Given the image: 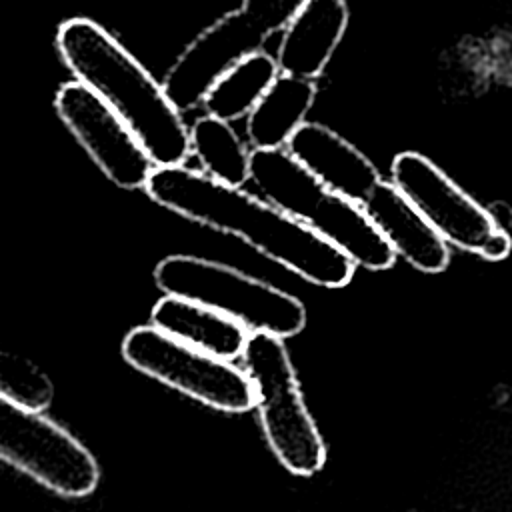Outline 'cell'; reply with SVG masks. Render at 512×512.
Masks as SVG:
<instances>
[{"label": "cell", "mask_w": 512, "mask_h": 512, "mask_svg": "<svg viewBox=\"0 0 512 512\" xmlns=\"http://www.w3.org/2000/svg\"><path fill=\"white\" fill-rule=\"evenodd\" d=\"M144 188L160 206L242 238L312 284L340 288L354 274L352 260L310 226L204 172L184 166H156Z\"/></svg>", "instance_id": "1"}, {"label": "cell", "mask_w": 512, "mask_h": 512, "mask_svg": "<svg viewBox=\"0 0 512 512\" xmlns=\"http://www.w3.org/2000/svg\"><path fill=\"white\" fill-rule=\"evenodd\" d=\"M56 46L76 80L128 124L156 166L188 160L190 130L182 112L120 40L90 18H70L58 28Z\"/></svg>", "instance_id": "2"}, {"label": "cell", "mask_w": 512, "mask_h": 512, "mask_svg": "<svg viewBox=\"0 0 512 512\" xmlns=\"http://www.w3.org/2000/svg\"><path fill=\"white\" fill-rule=\"evenodd\" d=\"M250 180L266 202L310 226L342 250L354 266L386 270L396 254L366 216L364 208L314 178L286 148L252 150Z\"/></svg>", "instance_id": "3"}, {"label": "cell", "mask_w": 512, "mask_h": 512, "mask_svg": "<svg viewBox=\"0 0 512 512\" xmlns=\"http://www.w3.org/2000/svg\"><path fill=\"white\" fill-rule=\"evenodd\" d=\"M154 282L168 296L188 298L230 316L250 334L266 332L284 340L306 326V308L296 296L208 258L166 256L154 268Z\"/></svg>", "instance_id": "4"}, {"label": "cell", "mask_w": 512, "mask_h": 512, "mask_svg": "<svg viewBox=\"0 0 512 512\" xmlns=\"http://www.w3.org/2000/svg\"><path fill=\"white\" fill-rule=\"evenodd\" d=\"M242 360L256 388L262 432L278 462L298 476L322 470L326 444L306 408L284 340L254 332L248 336Z\"/></svg>", "instance_id": "5"}, {"label": "cell", "mask_w": 512, "mask_h": 512, "mask_svg": "<svg viewBox=\"0 0 512 512\" xmlns=\"http://www.w3.org/2000/svg\"><path fill=\"white\" fill-rule=\"evenodd\" d=\"M308 0H242L232 10L202 30L174 60L164 76V92L180 110L200 106L214 82L246 56L260 52L276 32H284L290 20Z\"/></svg>", "instance_id": "6"}, {"label": "cell", "mask_w": 512, "mask_h": 512, "mask_svg": "<svg viewBox=\"0 0 512 512\" xmlns=\"http://www.w3.org/2000/svg\"><path fill=\"white\" fill-rule=\"evenodd\" d=\"M122 356L138 372L214 410L238 414L256 406V388L244 368L192 348L152 324L136 326L124 336Z\"/></svg>", "instance_id": "7"}, {"label": "cell", "mask_w": 512, "mask_h": 512, "mask_svg": "<svg viewBox=\"0 0 512 512\" xmlns=\"http://www.w3.org/2000/svg\"><path fill=\"white\" fill-rule=\"evenodd\" d=\"M0 460L64 498H84L100 482L94 454L40 410L0 396Z\"/></svg>", "instance_id": "8"}, {"label": "cell", "mask_w": 512, "mask_h": 512, "mask_svg": "<svg viewBox=\"0 0 512 512\" xmlns=\"http://www.w3.org/2000/svg\"><path fill=\"white\" fill-rule=\"evenodd\" d=\"M390 182L448 246L486 260H502L510 254V236L496 218L426 156L400 152L390 164Z\"/></svg>", "instance_id": "9"}, {"label": "cell", "mask_w": 512, "mask_h": 512, "mask_svg": "<svg viewBox=\"0 0 512 512\" xmlns=\"http://www.w3.org/2000/svg\"><path fill=\"white\" fill-rule=\"evenodd\" d=\"M54 106L96 166L120 188L146 186L154 162L128 124L78 80L58 88Z\"/></svg>", "instance_id": "10"}, {"label": "cell", "mask_w": 512, "mask_h": 512, "mask_svg": "<svg viewBox=\"0 0 512 512\" xmlns=\"http://www.w3.org/2000/svg\"><path fill=\"white\" fill-rule=\"evenodd\" d=\"M286 150L328 190L360 206L382 182L374 162L324 124L304 122Z\"/></svg>", "instance_id": "11"}, {"label": "cell", "mask_w": 512, "mask_h": 512, "mask_svg": "<svg viewBox=\"0 0 512 512\" xmlns=\"http://www.w3.org/2000/svg\"><path fill=\"white\" fill-rule=\"evenodd\" d=\"M362 208L394 254L410 266L428 274L448 266L450 248L444 238L390 180L382 178Z\"/></svg>", "instance_id": "12"}, {"label": "cell", "mask_w": 512, "mask_h": 512, "mask_svg": "<svg viewBox=\"0 0 512 512\" xmlns=\"http://www.w3.org/2000/svg\"><path fill=\"white\" fill-rule=\"evenodd\" d=\"M348 16L344 0H308L282 32L276 52L280 74L316 80L338 48Z\"/></svg>", "instance_id": "13"}, {"label": "cell", "mask_w": 512, "mask_h": 512, "mask_svg": "<svg viewBox=\"0 0 512 512\" xmlns=\"http://www.w3.org/2000/svg\"><path fill=\"white\" fill-rule=\"evenodd\" d=\"M150 320L152 326L164 334L230 362L242 356L250 336V332L230 316L200 302L168 294L154 304Z\"/></svg>", "instance_id": "14"}, {"label": "cell", "mask_w": 512, "mask_h": 512, "mask_svg": "<svg viewBox=\"0 0 512 512\" xmlns=\"http://www.w3.org/2000/svg\"><path fill=\"white\" fill-rule=\"evenodd\" d=\"M316 82L278 74L268 92L248 114V140L254 150L286 148L294 132L306 122L316 98Z\"/></svg>", "instance_id": "15"}, {"label": "cell", "mask_w": 512, "mask_h": 512, "mask_svg": "<svg viewBox=\"0 0 512 512\" xmlns=\"http://www.w3.org/2000/svg\"><path fill=\"white\" fill-rule=\"evenodd\" d=\"M278 74L280 70L274 56L262 50L254 52L226 70L214 82L202 104L208 110V116L230 124L256 108Z\"/></svg>", "instance_id": "16"}, {"label": "cell", "mask_w": 512, "mask_h": 512, "mask_svg": "<svg viewBox=\"0 0 512 512\" xmlns=\"http://www.w3.org/2000/svg\"><path fill=\"white\" fill-rule=\"evenodd\" d=\"M190 150L210 178L240 188L250 178V154L234 128L214 116H204L190 128Z\"/></svg>", "instance_id": "17"}, {"label": "cell", "mask_w": 512, "mask_h": 512, "mask_svg": "<svg viewBox=\"0 0 512 512\" xmlns=\"http://www.w3.org/2000/svg\"><path fill=\"white\" fill-rule=\"evenodd\" d=\"M0 396L42 412L54 398V384L28 358L0 350Z\"/></svg>", "instance_id": "18"}]
</instances>
